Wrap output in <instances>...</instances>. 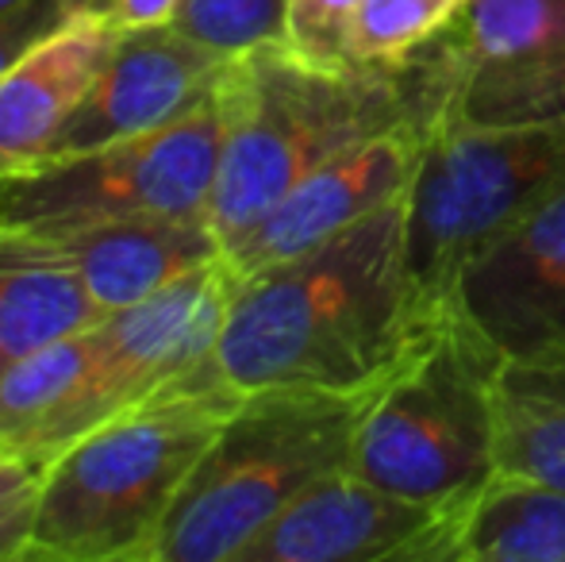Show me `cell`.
Returning a JSON list of instances; mask_svg holds the SVG:
<instances>
[{
    "label": "cell",
    "instance_id": "cell-1",
    "mask_svg": "<svg viewBox=\"0 0 565 562\" xmlns=\"http://www.w3.org/2000/svg\"><path fill=\"white\" fill-rule=\"evenodd\" d=\"M447 305H427L412 282L401 197L335 240L238 278L212 370L235 393H365Z\"/></svg>",
    "mask_w": 565,
    "mask_h": 562
},
{
    "label": "cell",
    "instance_id": "cell-2",
    "mask_svg": "<svg viewBox=\"0 0 565 562\" xmlns=\"http://www.w3.org/2000/svg\"><path fill=\"white\" fill-rule=\"evenodd\" d=\"M216 97L224 150L209 224L227 247L339 150L393 128L427 136L447 116L450 66L439 39L401 66L316 62L281 39L231 59Z\"/></svg>",
    "mask_w": 565,
    "mask_h": 562
},
{
    "label": "cell",
    "instance_id": "cell-3",
    "mask_svg": "<svg viewBox=\"0 0 565 562\" xmlns=\"http://www.w3.org/2000/svg\"><path fill=\"white\" fill-rule=\"evenodd\" d=\"M238 397L204 370L70 443L43 466L28 559L150 562L173 501Z\"/></svg>",
    "mask_w": 565,
    "mask_h": 562
},
{
    "label": "cell",
    "instance_id": "cell-4",
    "mask_svg": "<svg viewBox=\"0 0 565 562\" xmlns=\"http://www.w3.org/2000/svg\"><path fill=\"white\" fill-rule=\"evenodd\" d=\"M365 393L254 390L173 501L150 562H235L312 481L350 466Z\"/></svg>",
    "mask_w": 565,
    "mask_h": 562
},
{
    "label": "cell",
    "instance_id": "cell-5",
    "mask_svg": "<svg viewBox=\"0 0 565 562\" xmlns=\"http://www.w3.org/2000/svg\"><path fill=\"white\" fill-rule=\"evenodd\" d=\"M500 351L447 305L358 416L350 470L416 501L466 509L497 474Z\"/></svg>",
    "mask_w": 565,
    "mask_h": 562
},
{
    "label": "cell",
    "instance_id": "cell-6",
    "mask_svg": "<svg viewBox=\"0 0 565 562\" xmlns=\"http://www.w3.org/2000/svg\"><path fill=\"white\" fill-rule=\"evenodd\" d=\"M558 181L565 120L535 128L431 124L404 193V255L419 297L447 305L458 274Z\"/></svg>",
    "mask_w": 565,
    "mask_h": 562
},
{
    "label": "cell",
    "instance_id": "cell-7",
    "mask_svg": "<svg viewBox=\"0 0 565 562\" xmlns=\"http://www.w3.org/2000/svg\"><path fill=\"white\" fill-rule=\"evenodd\" d=\"M224 113L212 93L189 116L135 139L0 173V227L70 232L131 216L209 220Z\"/></svg>",
    "mask_w": 565,
    "mask_h": 562
},
{
    "label": "cell",
    "instance_id": "cell-8",
    "mask_svg": "<svg viewBox=\"0 0 565 562\" xmlns=\"http://www.w3.org/2000/svg\"><path fill=\"white\" fill-rule=\"evenodd\" d=\"M443 120L535 128L565 120V0H466L443 31Z\"/></svg>",
    "mask_w": 565,
    "mask_h": 562
},
{
    "label": "cell",
    "instance_id": "cell-9",
    "mask_svg": "<svg viewBox=\"0 0 565 562\" xmlns=\"http://www.w3.org/2000/svg\"><path fill=\"white\" fill-rule=\"evenodd\" d=\"M466 509L393 494L342 466L312 481L235 562H454Z\"/></svg>",
    "mask_w": 565,
    "mask_h": 562
},
{
    "label": "cell",
    "instance_id": "cell-10",
    "mask_svg": "<svg viewBox=\"0 0 565 562\" xmlns=\"http://www.w3.org/2000/svg\"><path fill=\"white\" fill-rule=\"evenodd\" d=\"M235 289V266L220 255L166 289L108 312L97 324L100 416L108 421L150 393L212 370Z\"/></svg>",
    "mask_w": 565,
    "mask_h": 562
},
{
    "label": "cell",
    "instance_id": "cell-11",
    "mask_svg": "<svg viewBox=\"0 0 565 562\" xmlns=\"http://www.w3.org/2000/svg\"><path fill=\"white\" fill-rule=\"evenodd\" d=\"M450 305L500 359L565 354V181L458 274Z\"/></svg>",
    "mask_w": 565,
    "mask_h": 562
},
{
    "label": "cell",
    "instance_id": "cell-12",
    "mask_svg": "<svg viewBox=\"0 0 565 562\" xmlns=\"http://www.w3.org/2000/svg\"><path fill=\"white\" fill-rule=\"evenodd\" d=\"M419 142L424 131L393 128L339 150L335 158L305 173L285 197H277L235 243H227L224 258L235 266L238 278H246L335 240L358 220L408 193Z\"/></svg>",
    "mask_w": 565,
    "mask_h": 562
},
{
    "label": "cell",
    "instance_id": "cell-13",
    "mask_svg": "<svg viewBox=\"0 0 565 562\" xmlns=\"http://www.w3.org/2000/svg\"><path fill=\"white\" fill-rule=\"evenodd\" d=\"M227 62L231 59L201 46L173 23L116 28L113 54L97 85L51 142L46 158L82 155L181 120L216 93Z\"/></svg>",
    "mask_w": 565,
    "mask_h": 562
},
{
    "label": "cell",
    "instance_id": "cell-14",
    "mask_svg": "<svg viewBox=\"0 0 565 562\" xmlns=\"http://www.w3.org/2000/svg\"><path fill=\"white\" fill-rule=\"evenodd\" d=\"M113 43L116 23L105 8H82L0 74V173L43 162L97 85Z\"/></svg>",
    "mask_w": 565,
    "mask_h": 562
},
{
    "label": "cell",
    "instance_id": "cell-15",
    "mask_svg": "<svg viewBox=\"0 0 565 562\" xmlns=\"http://www.w3.org/2000/svg\"><path fill=\"white\" fill-rule=\"evenodd\" d=\"M43 235L58 243L105 316L224 255L209 220L131 216Z\"/></svg>",
    "mask_w": 565,
    "mask_h": 562
},
{
    "label": "cell",
    "instance_id": "cell-16",
    "mask_svg": "<svg viewBox=\"0 0 565 562\" xmlns=\"http://www.w3.org/2000/svg\"><path fill=\"white\" fill-rule=\"evenodd\" d=\"M105 424L97 405V324L15 359L0 374V447L46 466Z\"/></svg>",
    "mask_w": 565,
    "mask_h": 562
},
{
    "label": "cell",
    "instance_id": "cell-17",
    "mask_svg": "<svg viewBox=\"0 0 565 562\" xmlns=\"http://www.w3.org/2000/svg\"><path fill=\"white\" fill-rule=\"evenodd\" d=\"M100 320L105 312L51 235L0 227V374Z\"/></svg>",
    "mask_w": 565,
    "mask_h": 562
},
{
    "label": "cell",
    "instance_id": "cell-18",
    "mask_svg": "<svg viewBox=\"0 0 565 562\" xmlns=\"http://www.w3.org/2000/svg\"><path fill=\"white\" fill-rule=\"evenodd\" d=\"M497 474L565 489V354L500 362Z\"/></svg>",
    "mask_w": 565,
    "mask_h": 562
},
{
    "label": "cell",
    "instance_id": "cell-19",
    "mask_svg": "<svg viewBox=\"0 0 565 562\" xmlns=\"http://www.w3.org/2000/svg\"><path fill=\"white\" fill-rule=\"evenodd\" d=\"M454 562H565V489L492 474L461 517Z\"/></svg>",
    "mask_w": 565,
    "mask_h": 562
},
{
    "label": "cell",
    "instance_id": "cell-20",
    "mask_svg": "<svg viewBox=\"0 0 565 562\" xmlns=\"http://www.w3.org/2000/svg\"><path fill=\"white\" fill-rule=\"evenodd\" d=\"M466 0H358L347 20V59L401 66L458 20Z\"/></svg>",
    "mask_w": 565,
    "mask_h": 562
},
{
    "label": "cell",
    "instance_id": "cell-21",
    "mask_svg": "<svg viewBox=\"0 0 565 562\" xmlns=\"http://www.w3.org/2000/svg\"><path fill=\"white\" fill-rule=\"evenodd\" d=\"M173 28L224 59H238L289 35V0H181Z\"/></svg>",
    "mask_w": 565,
    "mask_h": 562
},
{
    "label": "cell",
    "instance_id": "cell-22",
    "mask_svg": "<svg viewBox=\"0 0 565 562\" xmlns=\"http://www.w3.org/2000/svg\"><path fill=\"white\" fill-rule=\"evenodd\" d=\"M43 466L0 447V559H28L35 540Z\"/></svg>",
    "mask_w": 565,
    "mask_h": 562
},
{
    "label": "cell",
    "instance_id": "cell-23",
    "mask_svg": "<svg viewBox=\"0 0 565 562\" xmlns=\"http://www.w3.org/2000/svg\"><path fill=\"white\" fill-rule=\"evenodd\" d=\"M358 0H289V35L285 43L316 62L347 59V20Z\"/></svg>",
    "mask_w": 565,
    "mask_h": 562
},
{
    "label": "cell",
    "instance_id": "cell-24",
    "mask_svg": "<svg viewBox=\"0 0 565 562\" xmlns=\"http://www.w3.org/2000/svg\"><path fill=\"white\" fill-rule=\"evenodd\" d=\"M108 0H23L12 12L0 15V74L51 28L82 8H105Z\"/></svg>",
    "mask_w": 565,
    "mask_h": 562
},
{
    "label": "cell",
    "instance_id": "cell-25",
    "mask_svg": "<svg viewBox=\"0 0 565 562\" xmlns=\"http://www.w3.org/2000/svg\"><path fill=\"white\" fill-rule=\"evenodd\" d=\"M181 0H108L105 12L116 28H158L173 23Z\"/></svg>",
    "mask_w": 565,
    "mask_h": 562
},
{
    "label": "cell",
    "instance_id": "cell-26",
    "mask_svg": "<svg viewBox=\"0 0 565 562\" xmlns=\"http://www.w3.org/2000/svg\"><path fill=\"white\" fill-rule=\"evenodd\" d=\"M15 4H23V0H0V15H4V12H12Z\"/></svg>",
    "mask_w": 565,
    "mask_h": 562
}]
</instances>
